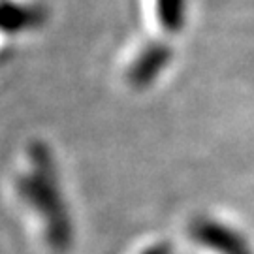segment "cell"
Here are the masks:
<instances>
[{"mask_svg":"<svg viewBox=\"0 0 254 254\" xmlns=\"http://www.w3.org/2000/svg\"><path fill=\"white\" fill-rule=\"evenodd\" d=\"M19 194L44 217L47 241L57 253L72 243V224L59 189L51 153L44 143L30 147V172L19 181Z\"/></svg>","mask_w":254,"mask_h":254,"instance_id":"cell-1","label":"cell"},{"mask_svg":"<svg viewBox=\"0 0 254 254\" xmlns=\"http://www.w3.org/2000/svg\"><path fill=\"white\" fill-rule=\"evenodd\" d=\"M170 61H172V49L162 44H153L145 47L130 66L128 79L136 89H145L160 75Z\"/></svg>","mask_w":254,"mask_h":254,"instance_id":"cell-2","label":"cell"},{"mask_svg":"<svg viewBox=\"0 0 254 254\" xmlns=\"http://www.w3.org/2000/svg\"><path fill=\"white\" fill-rule=\"evenodd\" d=\"M42 13L34 8H25L9 2H0V30L17 32L40 23Z\"/></svg>","mask_w":254,"mask_h":254,"instance_id":"cell-3","label":"cell"},{"mask_svg":"<svg viewBox=\"0 0 254 254\" xmlns=\"http://www.w3.org/2000/svg\"><path fill=\"white\" fill-rule=\"evenodd\" d=\"M156 15L166 32H179L185 27L187 0H156Z\"/></svg>","mask_w":254,"mask_h":254,"instance_id":"cell-4","label":"cell"},{"mask_svg":"<svg viewBox=\"0 0 254 254\" xmlns=\"http://www.w3.org/2000/svg\"><path fill=\"white\" fill-rule=\"evenodd\" d=\"M143 254H170V245H164V243L154 245V247H151V249H147Z\"/></svg>","mask_w":254,"mask_h":254,"instance_id":"cell-5","label":"cell"}]
</instances>
